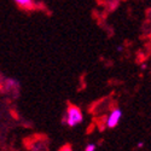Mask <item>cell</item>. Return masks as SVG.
<instances>
[{"mask_svg": "<svg viewBox=\"0 0 151 151\" xmlns=\"http://www.w3.org/2000/svg\"><path fill=\"white\" fill-rule=\"evenodd\" d=\"M82 121H83V115H82V111L80 110V108L70 105L67 109V112H65L64 123L73 128V127H75V126L80 124Z\"/></svg>", "mask_w": 151, "mask_h": 151, "instance_id": "6da1fadb", "label": "cell"}, {"mask_svg": "<svg viewBox=\"0 0 151 151\" xmlns=\"http://www.w3.org/2000/svg\"><path fill=\"white\" fill-rule=\"evenodd\" d=\"M121 119H122V110L119 109V108L114 109V110H112L110 114H109V116H108V119H106V122H105L106 127H108V128H114V127H116V126L120 123Z\"/></svg>", "mask_w": 151, "mask_h": 151, "instance_id": "7a4b0ae2", "label": "cell"}, {"mask_svg": "<svg viewBox=\"0 0 151 151\" xmlns=\"http://www.w3.org/2000/svg\"><path fill=\"white\" fill-rule=\"evenodd\" d=\"M14 1L18 5V6H21V7H24V9H30V7H33V0H14Z\"/></svg>", "mask_w": 151, "mask_h": 151, "instance_id": "3957f363", "label": "cell"}, {"mask_svg": "<svg viewBox=\"0 0 151 151\" xmlns=\"http://www.w3.org/2000/svg\"><path fill=\"white\" fill-rule=\"evenodd\" d=\"M96 149H97L96 144H93V143H90V144H87V145H86V147H85V151H96Z\"/></svg>", "mask_w": 151, "mask_h": 151, "instance_id": "277c9868", "label": "cell"}, {"mask_svg": "<svg viewBox=\"0 0 151 151\" xmlns=\"http://www.w3.org/2000/svg\"><path fill=\"white\" fill-rule=\"evenodd\" d=\"M143 146H144V143L143 142H139V143L137 144V149H142Z\"/></svg>", "mask_w": 151, "mask_h": 151, "instance_id": "5b68a950", "label": "cell"}, {"mask_svg": "<svg viewBox=\"0 0 151 151\" xmlns=\"http://www.w3.org/2000/svg\"><path fill=\"white\" fill-rule=\"evenodd\" d=\"M60 151H71V150H70V146H64Z\"/></svg>", "mask_w": 151, "mask_h": 151, "instance_id": "8992f818", "label": "cell"}, {"mask_svg": "<svg viewBox=\"0 0 151 151\" xmlns=\"http://www.w3.org/2000/svg\"><path fill=\"white\" fill-rule=\"evenodd\" d=\"M116 50H117V52H122L123 51V46H117Z\"/></svg>", "mask_w": 151, "mask_h": 151, "instance_id": "52a82bcc", "label": "cell"}, {"mask_svg": "<svg viewBox=\"0 0 151 151\" xmlns=\"http://www.w3.org/2000/svg\"><path fill=\"white\" fill-rule=\"evenodd\" d=\"M140 68H142V70H145V69L147 68V64H146V63H143V64H142V67H140Z\"/></svg>", "mask_w": 151, "mask_h": 151, "instance_id": "ba28073f", "label": "cell"}]
</instances>
